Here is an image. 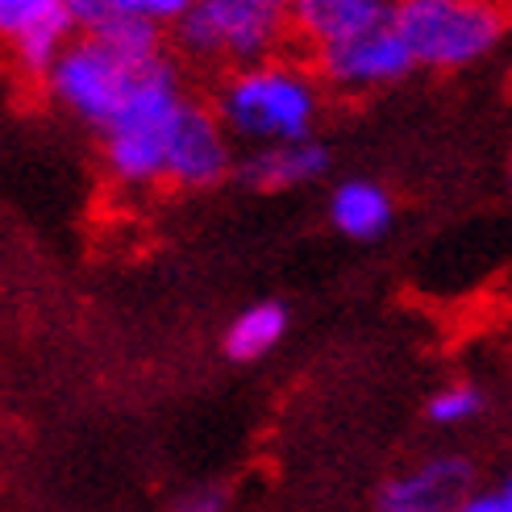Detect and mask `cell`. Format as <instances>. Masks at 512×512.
Instances as JSON below:
<instances>
[{"label": "cell", "mask_w": 512, "mask_h": 512, "mask_svg": "<svg viewBox=\"0 0 512 512\" xmlns=\"http://www.w3.org/2000/svg\"><path fill=\"white\" fill-rule=\"evenodd\" d=\"M213 113L225 134L246 146L313 138L321 121V75L284 55L238 67L217 84Z\"/></svg>", "instance_id": "cell-1"}, {"label": "cell", "mask_w": 512, "mask_h": 512, "mask_svg": "<svg viewBox=\"0 0 512 512\" xmlns=\"http://www.w3.org/2000/svg\"><path fill=\"white\" fill-rule=\"evenodd\" d=\"M188 105L179 67L163 55L155 59L125 100V109L105 130V167L125 188H150L167 184V142L179 109Z\"/></svg>", "instance_id": "cell-2"}, {"label": "cell", "mask_w": 512, "mask_h": 512, "mask_svg": "<svg viewBox=\"0 0 512 512\" xmlns=\"http://www.w3.org/2000/svg\"><path fill=\"white\" fill-rule=\"evenodd\" d=\"M292 13L275 0H192L188 13L171 21V42L184 59L204 67H254L284 50Z\"/></svg>", "instance_id": "cell-3"}, {"label": "cell", "mask_w": 512, "mask_h": 512, "mask_svg": "<svg viewBox=\"0 0 512 512\" xmlns=\"http://www.w3.org/2000/svg\"><path fill=\"white\" fill-rule=\"evenodd\" d=\"M392 25L425 71L483 63L508 34L504 0H400Z\"/></svg>", "instance_id": "cell-4"}, {"label": "cell", "mask_w": 512, "mask_h": 512, "mask_svg": "<svg viewBox=\"0 0 512 512\" xmlns=\"http://www.w3.org/2000/svg\"><path fill=\"white\" fill-rule=\"evenodd\" d=\"M150 63L121 55V50L100 42L96 34H80L59 55V63L50 67L46 88H50V96H55L59 109H67L75 121H84V125H92V130L105 134L113 125V117L125 109V100L134 96L142 71Z\"/></svg>", "instance_id": "cell-5"}, {"label": "cell", "mask_w": 512, "mask_h": 512, "mask_svg": "<svg viewBox=\"0 0 512 512\" xmlns=\"http://www.w3.org/2000/svg\"><path fill=\"white\" fill-rule=\"evenodd\" d=\"M313 71L321 75V84L338 92H375V88L408 80L417 71V59L396 25H379L371 34L313 50Z\"/></svg>", "instance_id": "cell-6"}, {"label": "cell", "mask_w": 512, "mask_h": 512, "mask_svg": "<svg viewBox=\"0 0 512 512\" xmlns=\"http://www.w3.org/2000/svg\"><path fill=\"white\" fill-rule=\"evenodd\" d=\"M234 171V150H229V134L213 109L188 100L179 109L171 125V142H167V184L175 188H213Z\"/></svg>", "instance_id": "cell-7"}, {"label": "cell", "mask_w": 512, "mask_h": 512, "mask_svg": "<svg viewBox=\"0 0 512 512\" xmlns=\"http://www.w3.org/2000/svg\"><path fill=\"white\" fill-rule=\"evenodd\" d=\"M475 467L463 454H433L392 475L375 496V512H454L475 492Z\"/></svg>", "instance_id": "cell-8"}, {"label": "cell", "mask_w": 512, "mask_h": 512, "mask_svg": "<svg viewBox=\"0 0 512 512\" xmlns=\"http://www.w3.org/2000/svg\"><path fill=\"white\" fill-rule=\"evenodd\" d=\"M400 0H296L292 13V34L309 46L325 50L346 38L371 34L379 25H392Z\"/></svg>", "instance_id": "cell-9"}, {"label": "cell", "mask_w": 512, "mask_h": 512, "mask_svg": "<svg viewBox=\"0 0 512 512\" xmlns=\"http://www.w3.org/2000/svg\"><path fill=\"white\" fill-rule=\"evenodd\" d=\"M329 171V150L317 138L300 142H275V146H254L238 163L242 184L254 192H288L300 184H313Z\"/></svg>", "instance_id": "cell-10"}, {"label": "cell", "mask_w": 512, "mask_h": 512, "mask_svg": "<svg viewBox=\"0 0 512 512\" xmlns=\"http://www.w3.org/2000/svg\"><path fill=\"white\" fill-rule=\"evenodd\" d=\"M392 196L371 179H346L329 196V221L354 242H375L392 229Z\"/></svg>", "instance_id": "cell-11"}, {"label": "cell", "mask_w": 512, "mask_h": 512, "mask_svg": "<svg viewBox=\"0 0 512 512\" xmlns=\"http://www.w3.org/2000/svg\"><path fill=\"white\" fill-rule=\"evenodd\" d=\"M288 334V309L279 300H259L242 309L225 329V354L234 363H254V358L271 354Z\"/></svg>", "instance_id": "cell-12"}, {"label": "cell", "mask_w": 512, "mask_h": 512, "mask_svg": "<svg viewBox=\"0 0 512 512\" xmlns=\"http://www.w3.org/2000/svg\"><path fill=\"white\" fill-rule=\"evenodd\" d=\"M483 408H488V396H483L475 383H446V388L429 396L425 417L442 429H458V425H471Z\"/></svg>", "instance_id": "cell-13"}, {"label": "cell", "mask_w": 512, "mask_h": 512, "mask_svg": "<svg viewBox=\"0 0 512 512\" xmlns=\"http://www.w3.org/2000/svg\"><path fill=\"white\" fill-rule=\"evenodd\" d=\"M59 13H67V0H0V38L13 46Z\"/></svg>", "instance_id": "cell-14"}, {"label": "cell", "mask_w": 512, "mask_h": 512, "mask_svg": "<svg viewBox=\"0 0 512 512\" xmlns=\"http://www.w3.org/2000/svg\"><path fill=\"white\" fill-rule=\"evenodd\" d=\"M109 13H130V17H146V21H159L171 25L188 13L192 0H100Z\"/></svg>", "instance_id": "cell-15"}, {"label": "cell", "mask_w": 512, "mask_h": 512, "mask_svg": "<svg viewBox=\"0 0 512 512\" xmlns=\"http://www.w3.org/2000/svg\"><path fill=\"white\" fill-rule=\"evenodd\" d=\"M225 508H229V496H225V488H217V483L192 488L171 504V512H225Z\"/></svg>", "instance_id": "cell-16"}, {"label": "cell", "mask_w": 512, "mask_h": 512, "mask_svg": "<svg viewBox=\"0 0 512 512\" xmlns=\"http://www.w3.org/2000/svg\"><path fill=\"white\" fill-rule=\"evenodd\" d=\"M467 508L471 512H512V475L500 483V488H492V492H475L467 500Z\"/></svg>", "instance_id": "cell-17"}, {"label": "cell", "mask_w": 512, "mask_h": 512, "mask_svg": "<svg viewBox=\"0 0 512 512\" xmlns=\"http://www.w3.org/2000/svg\"><path fill=\"white\" fill-rule=\"evenodd\" d=\"M275 5H284V9H292V5H296V0H275Z\"/></svg>", "instance_id": "cell-18"}, {"label": "cell", "mask_w": 512, "mask_h": 512, "mask_svg": "<svg viewBox=\"0 0 512 512\" xmlns=\"http://www.w3.org/2000/svg\"><path fill=\"white\" fill-rule=\"evenodd\" d=\"M454 512H471V508H467V504H463V508H454Z\"/></svg>", "instance_id": "cell-19"}]
</instances>
